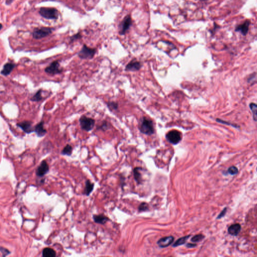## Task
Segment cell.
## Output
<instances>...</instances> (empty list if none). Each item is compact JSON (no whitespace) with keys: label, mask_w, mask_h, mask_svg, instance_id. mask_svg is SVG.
<instances>
[{"label":"cell","mask_w":257,"mask_h":257,"mask_svg":"<svg viewBox=\"0 0 257 257\" xmlns=\"http://www.w3.org/2000/svg\"><path fill=\"white\" fill-rule=\"evenodd\" d=\"M139 129L141 133L146 135H152L155 132L153 123L146 117H143L141 120Z\"/></svg>","instance_id":"6da1fadb"},{"label":"cell","mask_w":257,"mask_h":257,"mask_svg":"<svg viewBox=\"0 0 257 257\" xmlns=\"http://www.w3.org/2000/svg\"><path fill=\"white\" fill-rule=\"evenodd\" d=\"M79 124L83 130L89 132L94 128L96 121L86 115H81L79 119Z\"/></svg>","instance_id":"7a4b0ae2"},{"label":"cell","mask_w":257,"mask_h":257,"mask_svg":"<svg viewBox=\"0 0 257 257\" xmlns=\"http://www.w3.org/2000/svg\"><path fill=\"white\" fill-rule=\"evenodd\" d=\"M97 52L95 48H89L86 45H83L82 48L78 53V56L81 60H91L94 57Z\"/></svg>","instance_id":"3957f363"},{"label":"cell","mask_w":257,"mask_h":257,"mask_svg":"<svg viewBox=\"0 0 257 257\" xmlns=\"http://www.w3.org/2000/svg\"><path fill=\"white\" fill-rule=\"evenodd\" d=\"M39 13L42 16L47 19L56 20L58 18V11L56 9L41 8L40 9Z\"/></svg>","instance_id":"277c9868"},{"label":"cell","mask_w":257,"mask_h":257,"mask_svg":"<svg viewBox=\"0 0 257 257\" xmlns=\"http://www.w3.org/2000/svg\"><path fill=\"white\" fill-rule=\"evenodd\" d=\"M45 71L48 74L54 76L62 73L63 68H60L59 61L56 60L52 62L48 67H47L45 69Z\"/></svg>","instance_id":"5b68a950"},{"label":"cell","mask_w":257,"mask_h":257,"mask_svg":"<svg viewBox=\"0 0 257 257\" xmlns=\"http://www.w3.org/2000/svg\"><path fill=\"white\" fill-rule=\"evenodd\" d=\"M53 30V29L52 28H46V27L37 28L35 29L33 32V37L36 39H41L51 34V33H52Z\"/></svg>","instance_id":"8992f818"},{"label":"cell","mask_w":257,"mask_h":257,"mask_svg":"<svg viewBox=\"0 0 257 257\" xmlns=\"http://www.w3.org/2000/svg\"><path fill=\"white\" fill-rule=\"evenodd\" d=\"M166 138L168 142L173 145H176L179 143L181 140V135L177 130L170 131L167 134Z\"/></svg>","instance_id":"52a82bcc"},{"label":"cell","mask_w":257,"mask_h":257,"mask_svg":"<svg viewBox=\"0 0 257 257\" xmlns=\"http://www.w3.org/2000/svg\"><path fill=\"white\" fill-rule=\"evenodd\" d=\"M251 21L250 20H246L244 22V23L237 26L234 30L237 32H240L241 34L245 36L249 32V27Z\"/></svg>","instance_id":"ba28073f"},{"label":"cell","mask_w":257,"mask_h":257,"mask_svg":"<svg viewBox=\"0 0 257 257\" xmlns=\"http://www.w3.org/2000/svg\"><path fill=\"white\" fill-rule=\"evenodd\" d=\"M142 67V63L140 62V61H137L135 59H134L126 65L125 70L126 71L135 72L139 71Z\"/></svg>","instance_id":"9c48e42d"},{"label":"cell","mask_w":257,"mask_h":257,"mask_svg":"<svg viewBox=\"0 0 257 257\" xmlns=\"http://www.w3.org/2000/svg\"><path fill=\"white\" fill-rule=\"evenodd\" d=\"M49 171V166L45 161L42 162L36 170V174L38 176L42 177Z\"/></svg>","instance_id":"30bf717a"},{"label":"cell","mask_w":257,"mask_h":257,"mask_svg":"<svg viewBox=\"0 0 257 257\" xmlns=\"http://www.w3.org/2000/svg\"><path fill=\"white\" fill-rule=\"evenodd\" d=\"M17 126L26 133L30 134L32 132H34V128L32 127L31 122L24 121L17 124Z\"/></svg>","instance_id":"8fae6325"},{"label":"cell","mask_w":257,"mask_h":257,"mask_svg":"<svg viewBox=\"0 0 257 257\" xmlns=\"http://www.w3.org/2000/svg\"><path fill=\"white\" fill-rule=\"evenodd\" d=\"M174 238L172 236L162 237L158 241L157 244L161 248L167 247L172 244L174 241Z\"/></svg>","instance_id":"7c38bea8"},{"label":"cell","mask_w":257,"mask_h":257,"mask_svg":"<svg viewBox=\"0 0 257 257\" xmlns=\"http://www.w3.org/2000/svg\"><path fill=\"white\" fill-rule=\"evenodd\" d=\"M132 21L130 16L126 17L122 23L121 30L120 33L121 35H124L126 32L128 30L131 26L132 25Z\"/></svg>","instance_id":"4fadbf2b"},{"label":"cell","mask_w":257,"mask_h":257,"mask_svg":"<svg viewBox=\"0 0 257 257\" xmlns=\"http://www.w3.org/2000/svg\"><path fill=\"white\" fill-rule=\"evenodd\" d=\"M34 132L38 137H42L44 136L47 133V131L44 128L43 122H40L34 128Z\"/></svg>","instance_id":"5bb4252c"},{"label":"cell","mask_w":257,"mask_h":257,"mask_svg":"<svg viewBox=\"0 0 257 257\" xmlns=\"http://www.w3.org/2000/svg\"><path fill=\"white\" fill-rule=\"evenodd\" d=\"M241 230V226L239 224H232L228 229V232L232 236H236L239 234Z\"/></svg>","instance_id":"9a60e30c"},{"label":"cell","mask_w":257,"mask_h":257,"mask_svg":"<svg viewBox=\"0 0 257 257\" xmlns=\"http://www.w3.org/2000/svg\"><path fill=\"white\" fill-rule=\"evenodd\" d=\"M15 64L11 63H7L4 65L3 69H2L1 72V74L3 76H7L10 74L12 71L15 68Z\"/></svg>","instance_id":"2e32d148"},{"label":"cell","mask_w":257,"mask_h":257,"mask_svg":"<svg viewBox=\"0 0 257 257\" xmlns=\"http://www.w3.org/2000/svg\"><path fill=\"white\" fill-rule=\"evenodd\" d=\"M93 219H94L95 223L101 224H105L107 222V221L109 220V219L107 218V217L104 216L103 214L94 215L93 216Z\"/></svg>","instance_id":"e0dca14e"},{"label":"cell","mask_w":257,"mask_h":257,"mask_svg":"<svg viewBox=\"0 0 257 257\" xmlns=\"http://www.w3.org/2000/svg\"><path fill=\"white\" fill-rule=\"evenodd\" d=\"M56 255L55 251L49 248H45L42 252V256L44 257H55Z\"/></svg>","instance_id":"ac0fdd59"},{"label":"cell","mask_w":257,"mask_h":257,"mask_svg":"<svg viewBox=\"0 0 257 257\" xmlns=\"http://www.w3.org/2000/svg\"><path fill=\"white\" fill-rule=\"evenodd\" d=\"M110 128V123L107 122V121L104 120L102 121L100 125L98 126L97 127V130L98 131H102L103 132H106L109 130Z\"/></svg>","instance_id":"d6986e66"},{"label":"cell","mask_w":257,"mask_h":257,"mask_svg":"<svg viewBox=\"0 0 257 257\" xmlns=\"http://www.w3.org/2000/svg\"><path fill=\"white\" fill-rule=\"evenodd\" d=\"M94 187V184L89 181V180H87L86 181V186L84 188V193L86 195L89 196L91 192H92Z\"/></svg>","instance_id":"ffe728a7"},{"label":"cell","mask_w":257,"mask_h":257,"mask_svg":"<svg viewBox=\"0 0 257 257\" xmlns=\"http://www.w3.org/2000/svg\"><path fill=\"white\" fill-rule=\"evenodd\" d=\"M106 104L107 108L110 112H112L113 110H117L119 109V104L114 101L108 102Z\"/></svg>","instance_id":"44dd1931"},{"label":"cell","mask_w":257,"mask_h":257,"mask_svg":"<svg viewBox=\"0 0 257 257\" xmlns=\"http://www.w3.org/2000/svg\"><path fill=\"white\" fill-rule=\"evenodd\" d=\"M190 236V235L185 236V237H181V238L178 239V240L176 242H175L174 244H173V247H176L181 246V245H182L183 244H184L185 242H186V241L189 239Z\"/></svg>","instance_id":"7402d4cb"},{"label":"cell","mask_w":257,"mask_h":257,"mask_svg":"<svg viewBox=\"0 0 257 257\" xmlns=\"http://www.w3.org/2000/svg\"><path fill=\"white\" fill-rule=\"evenodd\" d=\"M73 147L71 145L68 144L64 147V148L61 152V154L63 155L70 156L73 153Z\"/></svg>","instance_id":"603a6c76"},{"label":"cell","mask_w":257,"mask_h":257,"mask_svg":"<svg viewBox=\"0 0 257 257\" xmlns=\"http://www.w3.org/2000/svg\"><path fill=\"white\" fill-rule=\"evenodd\" d=\"M250 107L253 113V119L255 121H257V106L255 103H251L250 105Z\"/></svg>","instance_id":"cb8c5ba5"},{"label":"cell","mask_w":257,"mask_h":257,"mask_svg":"<svg viewBox=\"0 0 257 257\" xmlns=\"http://www.w3.org/2000/svg\"><path fill=\"white\" fill-rule=\"evenodd\" d=\"M140 170L139 168H135L134 170V178H135L136 181L138 182V183H140L141 180V174L140 172Z\"/></svg>","instance_id":"d4e9b609"},{"label":"cell","mask_w":257,"mask_h":257,"mask_svg":"<svg viewBox=\"0 0 257 257\" xmlns=\"http://www.w3.org/2000/svg\"><path fill=\"white\" fill-rule=\"evenodd\" d=\"M41 90H39L32 98V101L34 102H39L41 101L43 98L41 96Z\"/></svg>","instance_id":"484cf974"},{"label":"cell","mask_w":257,"mask_h":257,"mask_svg":"<svg viewBox=\"0 0 257 257\" xmlns=\"http://www.w3.org/2000/svg\"><path fill=\"white\" fill-rule=\"evenodd\" d=\"M204 238V236L203 234H197L191 238V241L192 242H199L200 241H202Z\"/></svg>","instance_id":"4316f807"},{"label":"cell","mask_w":257,"mask_h":257,"mask_svg":"<svg viewBox=\"0 0 257 257\" xmlns=\"http://www.w3.org/2000/svg\"><path fill=\"white\" fill-rule=\"evenodd\" d=\"M228 172L231 175H234L237 174V172H238V169H237V168L236 166H232L230 167L229 168Z\"/></svg>","instance_id":"83f0119b"},{"label":"cell","mask_w":257,"mask_h":257,"mask_svg":"<svg viewBox=\"0 0 257 257\" xmlns=\"http://www.w3.org/2000/svg\"><path fill=\"white\" fill-rule=\"evenodd\" d=\"M148 204L145 203H142L139 207V210L140 211H146L148 209Z\"/></svg>","instance_id":"f1b7e54d"},{"label":"cell","mask_w":257,"mask_h":257,"mask_svg":"<svg viewBox=\"0 0 257 257\" xmlns=\"http://www.w3.org/2000/svg\"><path fill=\"white\" fill-rule=\"evenodd\" d=\"M219 28H220V26L219 25L216 24V23H214V25H213V29L211 30H209L210 33H211L212 35L214 34L216 30H218Z\"/></svg>","instance_id":"f546056e"},{"label":"cell","mask_w":257,"mask_h":257,"mask_svg":"<svg viewBox=\"0 0 257 257\" xmlns=\"http://www.w3.org/2000/svg\"><path fill=\"white\" fill-rule=\"evenodd\" d=\"M81 38V35L80 33H78L76 34L73 35V36L71 37L70 38V42H73L76 40L79 39L80 38Z\"/></svg>","instance_id":"4dcf8cb0"},{"label":"cell","mask_w":257,"mask_h":257,"mask_svg":"<svg viewBox=\"0 0 257 257\" xmlns=\"http://www.w3.org/2000/svg\"><path fill=\"white\" fill-rule=\"evenodd\" d=\"M0 251L3 254V257H5V256L8 255L9 254H10V252L9 250L3 247H0Z\"/></svg>","instance_id":"1f68e13d"},{"label":"cell","mask_w":257,"mask_h":257,"mask_svg":"<svg viewBox=\"0 0 257 257\" xmlns=\"http://www.w3.org/2000/svg\"><path fill=\"white\" fill-rule=\"evenodd\" d=\"M227 211V208H224V209H223V211H221V212L220 213V214L218 216L217 219H220L221 218H223V217L225 216V214H226Z\"/></svg>","instance_id":"d6a6232c"},{"label":"cell","mask_w":257,"mask_h":257,"mask_svg":"<svg viewBox=\"0 0 257 257\" xmlns=\"http://www.w3.org/2000/svg\"><path fill=\"white\" fill-rule=\"evenodd\" d=\"M196 244H187L186 245V247H187L189 248H195V247H196Z\"/></svg>","instance_id":"836d02e7"},{"label":"cell","mask_w":257,"mask_h":257,"mask_svg":"<svg viewBox=\"0 0 257 257\" xmlns=\"http://www.w3.org/2000/svg\"><path fill=\"white\" fill-rule=\"evenodd\" d=\"M2 27H3V26H2V24H0V30L2 29Z\"/></svg>","instance_id":"e575fe53"},{"label":"cell","mask_w":257,"mask_h":257,"mask_svg":"<svg viewBox=\"0 0 257 257\" xmlns=\"http://www.w3.org/2000/svg\"><path fill=\"white\" fill-rule=\"evenodd\" d=\"M200 1H202V2H203V1H208V0H200Z\"/></svg>","instance_id":"d590c367"}]
</instances>
